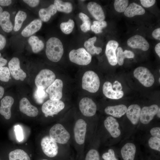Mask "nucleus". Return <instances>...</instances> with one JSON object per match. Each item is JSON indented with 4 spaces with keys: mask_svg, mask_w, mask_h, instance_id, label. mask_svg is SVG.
I'll return each mask as SVG.
<instances>
[{
    "mask_svg": "<svg viewBox=\"0 0 160 160\" xmlns=\"http://www.w3.org/2000/svg\"><path fill=\"white\" fill-rule=\"evenodd\" d=\"M6 39L5 37L0 34V50L2 49L6 44Z\"/></svg>",
    "mask_w": 160,
    "mask_h": 160,
    "instance_id": "48",
    "label": "nucleus"
},
{
    "mask_svg": "<svg viewBox=\"0 0 160 160\" xmlns=\"http://www.w3.org/2000/svg\"><path fill=\"white\" fill-rule=\"evenodd\" d=\"M23 1L31 7L36 6L39 4L40 2V1L38 0H24Z\"/></svg>",
    "mask_w": 160,
    "mask_h": 160,
    "instance_id": "46",
    "label": "nucleus"
},
{
    "mask_svg": "<svg viewBox=\"0 0 160 160\" xmlns=\"http://www.w3.org/2000/svg\"><path fill=\"white\" fill-rule=\"evenodd\" d=\"M148 144L152 149L160 151V139L157 137H152L148 140Z\"/></svg>",
    "mask_w": 160,
    "mask_h": 160,
    "instance_id": "39",
    "label": "nucleus"
},
{
    "mask_svg": "<svg viewBox=\"0 0 160 160\" xmlns=\"http://www.w3.org/2000/svg\"><path fill=\"white\" fill-rule=\"evenodd\" d=\"M55 73L48 69L41 70L37 75L35 80L37 88H41L45 90L55 80Z\"/></svg>",
    "mask_w": 160,
    "mask_h": 160,
    "instance_id": "3",
    "label": "nucleus"
},
{
    "mask_svg": "<svg viewBox=\"0 0 160 160\" xmlns=\"http://www.w3.org/2000/svg\"><path fill=\"white\" fill-rule=\"evenodd\" d=\"M28 41L31 47L33 52L34 53L39 52L44 47L43 42L36 36H31Z\"/></svg>",
    "mask_w": 160,
    "mask_h": 160,
    "instance_id": "30",
    "label": "nucleus"
},
{
    "mask_svg": "<svg viewBox=\"0 0 160 160\" xmlns=\"http://www.w3.org/2000/svg\"><path fill=\"white\" fill-rule=\"evenodd\" d=\"M96 40L97 37L94 36L89 39L84 43V47L86 49L87 52L91 55H93L95 54L98 55L102 51L101 48L94 45Z\"/></svg>",
    "mask_w": 160,
    "mask_h": 160,
    "instance_id": "29",
    "label": "nucleus"
},
{
    "mask_svg": "<svg viewBox=\"0 0 160 160\" xmlns=\"http://www.w3.org/2000/svg\"><path fill=\"white\" fill-rule=\"evenodd\" d=\"M74 26V22L70 19L67 22L62 23L60 25L61 31L66 34H69L72 31Z\"/></svg>",
    "mask_w": 160,
    "mask_h": 160,
    "instance_id": "35",
    "label": "nucleus"
},
{
    "mask_svg": "<svg viewBox=\"0 0 160 160\" xmlns=\"http://www.w3.org/2000/svg\"><path fill=\"white\" fill-rule=\"evenodd\" d=\"M79 17L82 20V24L80 25L81 31L86 32L90 29L91 22L89 17L85 14L80 12L79 14Z\"/></svg>",
    "mask_w": 160,
    "mask_h": 160,
    "instance_id": "34",
    "label": "nucleus"
},
{
    "mask_svg": "<svg viewBox=\"0 0 160 160\" xmlns=\"http://www.w3.org/2000/svg\"><path fill=\"white\" fill-rule=\"evenodd\" d=\"M42 160H48L44 159H43Z\"/></svg>",
    "mask_w": 160,
    "mask_h": 160,
    "instance_id": "56",
    "label": "nucleus"
},
{
    "mask_svg": "<svg viewBox=\"0 0 160 160\" xmlns=\"http://www.w3.org/2000/svg\"><path fill=\"white\" fill-rule=\"evenodd\" d=\"M41 144L43 152L48 157L52 158L57 155L58 147L57 143L49 136L43 137L41 140Z\"/></svg>",
    "mask_w": 160,
    "mask_h": 160,
    "instance_id": "8",
    "label": "nucleus"
},
{
    "mask_svg": "<svg viewBox=\"0 0 160 160\" xmlns=\"http://www.w3.org/2000/svg\"><path fill=\"white\" fill-rule=\"evenodd\" d=\"M107 26V22L104 20H97L93 22V24L90 27L92 31L95 33L102 32L103 28Z\"/></svg>",
    "mask_w": 160,
    "mask_h": 160,
    "instance_id": "36",
    "label": "nucleus"
},
{
    "mask_svg": "<svg viewBox=\"0 0 160 160\" xmlns=\"http://www.w3.org/2000/svg\"><path fill=\"white\" fill-rule=\"evenodd\" d=\"M87 8L92 16L97 20H104L105 17L101 7L94 2H90L88 4Z\"/></svg>",
    "mask_w": 160,
    "mask_h": 160,
    "instance_id": "20",
    "label": "nucleus"
},
{
    "mask_svg": "<svg viewBox=\"0 0 160 160\" xmlns=\"http://www.w3.org/2000/svg\"><path fill=\"white\" fill-rule=\"evenodd\" d=\"M65 106L64 103L62 100H52L49 99L43 104L41 110L45 117L53 116L63 110Z\"/></svg>",
    "mask_w": 160,
    "mask_h": 160,
    "instance_id": "7",
    "label": "nucleus"
},
{
    "mask_svg": "<svg viewBox=\"0 0 160 160\" xmlns=\"http://www.w3.org/2000/svg\"><path fill=\"white\" fill-rule=\"evenodd\" d=\"M47 95V93L45 90L40 88H37L34 94L35 100L39 103H41L43 102Z\"/></svg>",
    "mask_w": 160,
    "mask_h": 160,
    "instance_id": "38",
    "label": "nucleus"
},
{
    "mask_svg": "<svg viewBox=\"0 0 160 160\" xmlns=\"http://www.w3.org/2000/svg\"><path fill=\"white\" fill-rule=\"evenodd\" d=\"M79 107L82 114L87 117L94 115L97 110L96 105L94 101L91 98L86 97L80 100Z\"/></svg>",
    "mask_w": 160,
    "mask_h": 160,
    "instance_id": "9",
    "label": "nucleus"
},
{
    "mask_svg": "<svg viewBox=\"0 0 160 160\" xmlns=\"http://www.w3.org/2000/svg\"><path fill=\"white\" fill-rule=\"evenodd\" d=\"M19 109L21 112L30 117H35L39 113L37 108L32 105L26 97L23 98L20 101Z\"/></svg>",
    "mask_w": 160,
    "mask_h": 160,
    "instance_id": "16",
    "label": "nucleus"
},
{
    "mask_svg": "<svg viewBox=\"0 0 160 160\" xmlns=\"http://www.w3.org/2000/svg\"><path fill=\"white\" fill-rule=\"evenodd\" d=\"M129 1L127 0H115L114 6L115 10L119 12H123L127 7Z\"/></svg>",
    "mask_w": 160,
    "mask_h": 160,
    "instance_id": "37",
    "label": "nucleus"
},
{
    "mask_svg": "<svg viewBox=\"0 0 160 160\" xmlns=\"http://www.w3.org/2000/svg\"><path fill=\"white\" fill-rule=\"evenodd\" d=\"M127 45L130 47L135 49H138L143 51H147L149 48V44L142 36L135 35L128 39Z\"/></svg>",
    "mask_w": 160,
    "mask_h": 160,
    "instance_id": "14",
    "label": "nucleus"
},
{
    "mask_svg": "<svg viewBox=\"0 0 160 160\" xmlns=\"http://www.w3.org/2000/svg\"><path fill=\"white\" fill-rule=\"evenodd\" d=\"M0 25L5 32L9 33L13 29L12 24L10 20V14L7 11L3 12L0 16Z\"/></svg>",
    "mask_w": 160,
    "mask_h": 160,
    "instance_id": "26",
    "label": "nucleus"
},
{
    "mask_svg": "<svg viewBox=\"0 0 160 160\" xmlns=\"http://www.w3.org/2000/svg\"><path fill=\"white\" fill-rule=\"evenodd\" d=\"M156 114H157V116L159 118H160V108H159V110L157 112Z\"/></svg>",
    "mask_w": 160,
    "mask_h": 160,
    "instance_id": "53",
    "label": "nucleus"
},
{
    "mask_svg": "<svg viewBox=\"0 0 160 160\" xmlns=\"http://www.w3.org/2000/svg\"><path fill=\"white\" fill-rule=\"evenodd\" d=\"M103 93L107 97L112 99H119L124 95L122 90H114L111 83L109 81L105 82L103 87Z\"/></svg>",
    "mask_w": 160,
    "mask_h": 160,
    "instance_id": "19",
    "label": "nucleus"
},
{
    "mask_svg": "<svg viewBox=\"0 0 160 160\" xmlns=\"http://www.w3.org/2000/svg\"><path fill=\"white\" fill-rule=\"evenodd\" d=\"M87 124L83 119H79L76 122L74 128L75 139L79 145L84 143L87 132Z\"/></svg>",
    "mask_w": 160,
    "mask_h": 160,
    "instance_id": "12",
    "label": "nucleus"
},
{
    "mask_svg": "<svg viewBox=\"0 0 160 160\" xmlns=\"http://www.w3.org/2000/svg\"><path fill=\"white\" fill-rule=\"evenodd\" d=\"M159 108L156 104L149 106H144L141 109L140 119L141 122L144 124L149 123L156 114Z\"/></svg>",
    "mask_w": 160,
    "mask_h": 160,
    "instance_id": "13",
    "label": "nucleus"
},
{
    "mask_svg": "<svg viewBox=\"0 0 160 160\" xmlns=\"http://www.w3.org/2000/svg\"><path fill=\"white\" fill-rule=\"evenodd\" d=\"M27 15L24 12L19 11L15 17L14 30L15 31H18L21 28L23 22L26 18Z\"/></svg>",
    "mask_w": 160,
    "mask_h": 160,
    "instance_id": "33",
    "label": "nucleus"
},
{
    "mask_svg": "<svg viewBox=\"0 0 160 160\" xmlns=\"http://www.w3.org/2000/svg\"><path fill=\"white\" fill-rule=\"evenodd\" d=\"M85 160H100L98 152L95 149L90 150L86 155Z\"/></svg>",
    "mask_w": 160,
    "mask_h": 160,
    "instance_id": "41",
    "label": "nucleus"
},
{
    "mask_svg": "<svg viewBox=\"0 0 160 160\" xmlns=\"http://www.w3.org/2000/svg\"><path fill=\"white\" fill-rule=\"evenodd\" d=\"M15 131L16 138L19 142H20L23 139V135L22 127L19 125L15 126Z\"/></svg>",
    "mask_w": 160,
    "mask_h": 160,
    "instance_id": "43",
    "label": "nucleus"
},
{
    "mask_svg": "<svg viewBox=\"0 0 160 160\" xmlns=\"http://www.w3.org/2000/svg\"><path fill=\"white\" fill-rule=\"evenodd\" d=\"M136 151V146L133 143H126L121 150V155L123 160H134Z\"/></svg>",
    "mask_w": 160,
    "mask_h": 160,
    "instance_id": "24",
    "label": "nucleus"
},
{
    "mask_svg": "<svg viewBox=\"0 0 160 160\" xmlns=\"http://www.w3.org/2000/svg\"><path fill=\"white\" fill-rule=\"evenodd\" d=\"M63 85L61 80L56 79L46 89V92L49 94L50 99L52 100H60L63 96Z\"/></svg>",
    "mask_w": 160,
    "mask_h": 160,
    "instance_id": "10",
    "label": "nucleus"
},
{
    "mask_svg": "<svg viewBox=\"0 0 160 160\" xmlns=\"http://www.w3.org/2000/svg\"><path fill=\"white\" fill-rule=\"evenodd\" d=\"M57 12L55 6L54 4H52L47 8L41 9L39 13L41 20L47 22L49 20L52 16L56 13Z\"/></svg>",
    "mask_w": 160,
    "mask_h": 160,
    "instance_id": "27",
    "label": "nucleus"
},
{
    "mask_svg": "<svg viewBox=\"0 0 160 160\" xmlns=\"http://www.w3.org/2000/svg\"><path fill=\"white\" fill-rule=\"evenodd\" d=\"M141 111L140 106L137 104L130 105L126 112L127 116L128 119L133 124H136L140 119Z\"/></svg>",
    "mask_w": 160,
    "mask_h": 160,
    "instance_id": "21",
    "label": "nucleus"
},
{
    "mask_svg": "<svg viewBox=\"0 0 160 160\" xmlns=\"http://www.w3.org/2000/svg\"><path fill=\"white\" fill-rule=\"evenodd\" d=\"M42 25L41 20H34L24 28L22 31L21 34L25 37L30 36L39 31Z\"/></svg>",
    "mask_w": 160,
    "mask_h": 160,
    "instance_id": "22",
    "label": "nucleus"
},
{
    "mask_svg": "<svg viewBox=\"0 0 160 160\" xmlns=\"http://www.w3.org/2000/svg\"><path fill=\"white\" fill-rule=\"evenodd\" d=\"M142 5L146 8H148L153 5L156 2L155 0H140Z\"/></svg>",
    "mask_w": 160,
    "mask_h": 160,
    "instance_id": "44",
    "label": "nucleus"
},
{
    "mask_svg": "<svg viewBox=\"0 0 160 160\" xmlns=\"http://www.w3.org/2000/svg\"><path fill=\"white\" fill-rule=\"evenodd\" d=\"M7 60L1 56H0V67L4 66L7 63Z\"/></svg>",
    "mask_w": 160,
    "mask_h": 160,
    "instance_id": "50",
    "label": "nucleus"
},
{
    "mask_svg": "<svg viewBox=\"0 0 160 160\" xmlns=\"http://www.w3.org/2000/svg\"><path fill=\"white\" fill-rule=\"evenodd\" d=\"M102 158L104 160H117L115 157L114 151L112 149H109L108 152L104 153Z\"/></svg>",
    "mask_w": 160,
    "mask_h": 160,
    "instance_id": "42",
    "label": "nucleus"
},
{
    "mask_svg": "<svg viewBox=\"0 0 160 160\" xmlns=\"http://www.w3.org/2000/svg\"><path fill=\"white\" fill-rule=\"evenodd\" d=\"M127 107L125 105L120 104L115 106H109L105 109L107 114L117 118H120L124 115L127 110Z\"/></svg>",
    "mask_w": 160,
    "mask_h": 160,
    "instance_id": "23",
    "label": "nucleus"
},
{
    "mask_svg": "<svg viewBox=\"0 0 160 160\" xmlns=\"http://www.w3.org/2000/svg\"><path fill=\"white\" fill-rule=\"evenodd\" d=\"M119 44L116 41L111 40L107 44L105 53L110 64L112 65H116L117 62L116 55V51Z\"/></svg>",
    "mask_w": 160,
    "mask_h": 160,
    "instance_id": "15",
    "label": "nucleus"
},
{
    "mask_svg": "<svg viewBox=\"0 0 160 160\" xmlns=\"http://www.w3.org/2000/svg\"><path fill=\"white\" fill-rule=\"evenodd\" d=\"M104 124L105 127L113 137L117 138L120 135L121 131L119 129V124L113 117H107L104 120Z\"/></svg>",
    "mask_w": 160,
    "mask_h": 160,
    "instance_id": "17",
    "label": "nucleus"
},
{
    "mask_svg": "<svg viewBox=\"0 0 160 160\" xmlns=\"http://www.w3.org/2000/svg\"><path fill=\"white\" fill-rule=\"evenodd\" d=\"M145 12V9L141 6L136 3H132L127 8L124 12V15L127 17H132L135 15H143Z\"/></svg>",
    "mask_w": 160,
    "mask_h": 160,
    "instance_id": "25",
    "label": "nucleus"
},
{
    "mask_svg": "<svg viewBox=\"0 0 160 160\" xmlns=\"http://www.w3.org/2000/svg\"><path fill=\"white\" fill-rule=\"evenodd\" d=\"M4 93V89L3 87L0 86V99L3 96Z\"/></svg>",
    "mask_w": 160,
    "mask_h": 160,
    "instance_id": "52",
    "label": "nucleus"
},
{
    "mask_svg": "<svg viewBox=\"0 0 160 160\" xmlns=\"http://www.w3.org/2000/svg\"><path fill=\"white\" fill-rule=\"evenodd\" d=\"M49 136L56 143L65 144L69 140L70 135L64 127L60 124L54 125L50 129Z\"/></svg>",
    "mask_w": 160,
    "mask_h": 160,
    "instance_id": "5",
    "label": "nucleus"
},
{
    "mask_svg": "<svg viewBox=\"0 0 160 160\" xmlns=\"http://www.w3.org/2000/svg\"><path fill=\"white\" fill-rule=\"evenodd\" d=\"M10 73L9 68L6 67H0V80L7 82L9 80Z\"/></svg>",
    "mask_w": 160,
    "mask_h": 160,
    "instance_id": "40",
    "label": "nucleus"
},
{
    "mask_svg": "<svg viewBox=\"0 0 160 160\" xmlns=\"http://www.w3.org/2000/svg\"><path fill=\"white\" fill-rule=\"evenodd\" d=\"M70 61L77 65H87L89 64L92 60V55L83 48L73 49L69 54Z\"/></svg>",
    "mask_w": 160,
    "mask_h": 160,
    "instance_id": "4",
    "label": "nucleus"
},
{
    "mask_svg": "<svg viewBox=\"0 0 160 160\" xmlns=\"http://www.w3.org/2000/svg\"><path fill=\"white\" fill-rule=\"evenodd\" d=\"M14 102V99L9 96H5L1 101L0 113L6 119H9L11 117V108Z\"/></svg>",
    "mask_w": 160,
    "mask_h": 160,
    "instance_id": "18",
    "label": "nucleus"
},
{
    "mask_svg": "<svg viewBox=\"0 0 160 160\" xmlns=\"http://www.w3.org/2000/svg\"><path fill=\"white\" fill-rule=\"evenodd\" d=\"M9 160H31L28 154L24 151L16 149L11 151L9 154Z\"/></svg>",
    "mask_w": 160,
    "mask_h": 160,
    "instance_id": "31",
    "label": "nucleus"
},
{
    "mask_svg": "<svg viewBox=\"0 0 160 160\" xmlns=\"http://www.w3.org/2000/svg\"><path fill=\"white\" fill-rule=\"evenodd\" d=\"M100 84L99 78L95 72L89 70L84 73L82 79V87L83 89L94 93L98 91Z\"/></svg>",
    "mask_w": 160,
    "mask_h": 160,
    "instance_id": "2",
    "label": "nucleus"
},
{
    "mask_svg": "<svg viewBox=\"0 0 160 160\" xmlns=\"http://www.w3.org/2000/svg\"><path fill=\"white\" fill-rule=\"evenodd\" d=\"M160 78H159V82L160 83Z\"/></svg>",
    "mask_w": 160,
    "mask_h": 160,
    "instance_id": "55",
    "label": "nucleus"
},
{
    "mask_svg": "<svg viewBox=\"0 0 160 160\" xmlns=\"http://www.w3.org/2000/svg\"><path fill=\"white\" fill-rule=\"evenodd\" d=\"M155 50L156 53L160 57V43L157 44L155 47Z\"/></svg>",
    "mask_w": 160,
    "mask_h": 160,
    "instance_id": "51",
    "label": "nucleus"
},
{
    "mask_svg": "<svg viewBox=\"0 0 160 160\" xmlns=\"http://www.w3.org/2000/svg\"><path fill=\"white\" fill-rule=\"evenodd\" d=\"M134 76L144 86H151L155 81L154 76L147 68L142 66L136 68L133 72Z\"/></svg>",
    "mask_w": 160,
    "mask_h": 160,
    "instance_id": "6",
    "label": "nucleus"
},
{
    "mask_svg": "<svg viewBox=\"0 0 160 160\" xmlns=\"http://www.w3.org/2000/svg\"><path fill=\"white\" fill-rule=\"evenodd\" d=\"M152 36L155 39L160 40V28H158L154 30L152 33Z\"/></svg>",
    "mask_w": 160,
    "mask_h": 160,
    "instance_id": "47",
    "label": "nucleus"
},
{
    "mask_svg": "<svg viewBox=\"0 0 160 160\" xmlns=\"http://www.w3.org/2000/svg\"><path fill=\"white\" fill-rule=\"evenodd\" d=\"M12 3L10 0H0V5L2 6H8Z\"/></svg>",
    "mask_w": 160,
    "mask_h": 160,
    "instance_id": "49",
    "label": "nucleus"
},
{
    "mask_svg": "<svg viewBox=\"0 0 160 160\" xmlns=\"http://www.w3.org/2000/svg\"><path fill=\"white\" fill-rule=\"evenodd\" d=\"M116 55L117 63L120 65H122L123 64L125 58H133L135 57V55L133 52L127 50L123 52L122 48L121 47L116 49Z\"/></svg>",
    "mask_w": 160,
    "mask_h": 160,
    "instance_id": "28",
    "label": "nucleus"
},
{
    "mask_svg": "<svg viewBox=\"0 0 160 160\" xmlns=\"http://www.w3.org/2000/svg\"><path fill=\"white\" fill-rule=\"evenodd\" d=\"M54 4L57 11L68 13L71 12L73 9V6L69 2H64L60 0H55Z\"/></svg>",
    "mask_w": 160,
    "mask_h": 160,
    "instance_id": "32",
    "label": "nucleus"
},
{
    "mask_svg": "<svg viewBox=\"0 0 160 160\" xmlns=\"http://www.w3.org/2000/svg\"><path fill=\"white\" fill-rule=\"evenodd\" d=\"M3 12V9L0 6V16Z\"/></svg>",
    "mask_w": 160,
    "mask_h": 160,
    "instance_id": "54",
    "label": "nucleus"
},
{
    "mask_svg": "<svg viewBox=\"0 0 160 160\" xmlns=\"http://www.w3.org/2000/svg\"><path fill=\"white\" fill-rule=\"evenodd\" d=\"M8 65L9 71L13 77L16 80L23 81L26 77V74L20 68L19 59L16 57L12 58Z\"/></svg>",
    "mask_w": 160,
    "mask_h": 160,
    "instance_id": "11",
    "label": "nucleus"
},
{
    "mask_svg": "<svg viewBox=\"0 0 160 160\" xmlns=\"http://www.w3.org/2000/svg\"><path fill=\"white\" fill-rule=\"evenodd\" d=\"M151 135L153 136L160 138V128L159 127H155L152 128L150 131Z\"/></svg>",
    "mask_w": 160,
    "mask_h": 160,
    "instance_id": "45",
    "label": "nucleus"
},
{
    "mask_svg": "<svg viewBox=\"0 0 160 160\" xmlns=\"http://www.w3.org/2000/svg\"><path fill=\"white\" fill-rule=\"evenodd\" d=\"M63 53V46L59 39L52 37L47 40L46 54L49 60L53 62H58L61 58Z\"/></svg>",
    "mask_w": 160,
    "mask_h": 160,
    "instance_id": "1",
    "label": "nucleus"
}]
</instances>
